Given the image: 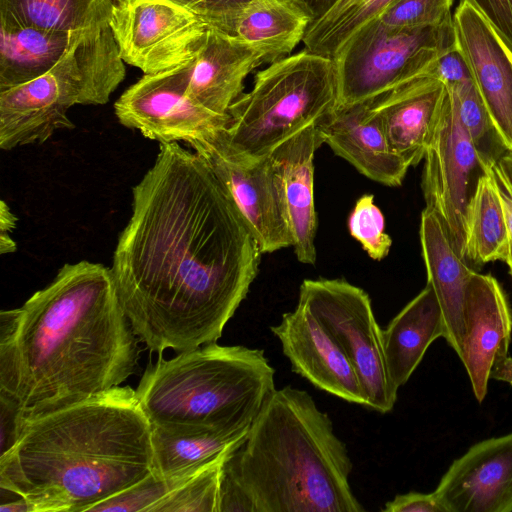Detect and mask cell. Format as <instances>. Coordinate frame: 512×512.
<instances>
[{"instance_id":"obj_9","label":"cell","mask_w":512,"mask_h":512,"mask_svg":"<svg viewBox=\"0 0 512 512\" xmlns=\"http://www.w3.org/2000/svg\"><path fill=\"white\" fill-rule=\"evenodd\" d=\"M299 301L328 330L352 364L366 397V407L385 414L393 410L398 388L384 360L382 329L369 295L344 279H306Z\"/></svg>"},{"instance_id":"obj_43","label":"cell","mask_w":512,"mask_h":512,"mask_svg":"<svg viewBox=\"0 0 512 512\" xmlns=\"http://www.w3.org/2000/svg\"><path fill=\"white\" fill-rule=\"evenodd\" d=\"M315 20L324 15L338 0H297Z\"/></svg>"},{"instance_id":"obj_39","label":"cell","mask_w":512,"mask_h":512,"mask_svg":"<svg viewBox=\"0 0 512 512\" xmlns=\"http://www.w3.org/2000/svg\"><path fill=\"white\" fill-rule=\"evenodd\" d=\"M1 409V452L0 456L8 452L19 437L24 415L19 407L12 401L0 397Z\"/></svg>"},{"instance_id":"obj_27","label":"cell","mask_w":512,"mask_h":512,"mask_svg":"<svg viewBox=\"0 0 512 512\" xmlns=\"http://www.w3.org/2000/svg\"><path fill=\"white\" fill-rule=\"evenodd\" d=\"M114 0H0V18L44 30L90 34L109 26Z\"/></svg>"},{"instance_id":"obj_13","label":"cell","mask_w":512,"mask_h":512,"mask_svg":"<svg viewBox=\"0 0 512 512\" xmlns=\"http://www.w3.org/2000/svg\"><path fill=\"white\" fill-rule=\"evenodd\" d=\"M216 136L194 151L206 159L231 195L261 252L271 253L291 246V234L270 156L250 163L235 160L219 146Z\"/></svg>"},{"instance_id":"obj_8","label":"cell","mask_w":512,"mask_h":512,"mask_svg":"<svg viewBox=\"0 0 512 512\" xmlns=\"http://www.w3.org/2000/svg\"><path fill=\"white\" fill-rule=\"evenodd\" d=\"M456 44L453 19L438 27L395 29L378 17L357 29L332 57L337 107L372 100L430 74L439 56Z\"/></svg>"},{"instance_id":"obj_30","label":"cell","mask_w":512,"mask_h":512,"mask_svg":"<svg viewBox=\"0 0 512 512\" xmlns=\"http://www.w3.org/2000/svg\"><path fill=\"white\" fill-rule=\"evenodd\" d=\"M234 450L224 452L191 473L150 512H220L224 466Z\"/></svg>"},{"instance_id":"obj_5","label":"cell","mask_w":512,"mask_h":512,"mask_svg":"<svg viewBox=\"0 0 512 512\" xmlns=\"http://www.w3.org/2000/svg\"><path fill=\"white\" fill-rule=\"evenodd\" d=\"M274 376L263 350L215 342L158 360L135 391L152 427L227 430L251 426L276 388Z\"/></svg>"},{"instance_id":"obj_14","label":"cell","mask_w":512,"mask_h":512,"mask_svg":"<svg viewBox=\"0 0 512 512\" xmlns=\"http://www.w3.org/2000/svg\"><path fill=\"white\" fill-rule=\"evenodd\" d=\"M452 19L457 47L503 144L512 151V51L469 0H458Z\"/></svg>"},{"instance_id":"obj_3","label":"cell","mask_w":512,"mask_h":512,"mask_svg":"<svg viewBox=\"0 0 512 512\" xmlns=\"http://www.w3.org/2000/svg\"><path fill=\"white\" fill-rule=\"evenodd\" d=\"M152 425L136 391L117 386L24 418L0 456V488L34 512H87L152 472Z\"/></svg>"},{"instance_id":"obj_31","label":"cell","mask_w":512,"mask_h":512,"mask_svg":"<svg viewBox=\"0 0 512 512\" xmlns=\"http://www.w3.org/2000/svg\"><path fill=\"white\" fill-rule=\"evenodd\" d=\"M459 119L484 166H493L508 151L498 134L473 80L446 85Z\"/></svg>"},{"instance_id":"obj_4","label":"cell","mask_w":512,"mask_h":512,"mask_svg":"<svg viewBox=\"0 0 512 512\" xmlns=\"http://www.w3.org/2000/svg\"><path fill=\"white\" fill-rule=\"evenodd\" d=\"M352 469L345 443L312 396L275 388L225 463L220 512H363Z\"/></svg>"},{"instance_id":"obj_37","label":"cell","mask_w":512,"mask_h":512,"mask_svg":"<svg viewBox=\"0 0 512 512\" xmlns=\"http://www.w3.org/2000/svg\"><path fill=\"white\" fill-rule=\"evenodd\" d=\"M512 51V0H469Z\"/></svg>"},{"instance_id":"obj_18","label":"cell","mask_w":512,"mask_h":512,"mask_svg":"<svg viewBox=\"0 0 512 512\" xmlns=\"http://www.w3.org/2000/svg\"><path fill=\"white\" fill-rule=\"evenodd\" d=\"M324 143L317 124L301 130L269 156L278 180L294 253L301 263L315 264L317 216L314 205V155Z\"/></svg>"},{"instance_id":"obj_45","label":"cell","mask_w":512,"mask_h":512,"mask_svg":"<svg viewBox=\"0 0 512 512\" xmlns=\"http://www.w3.org/2000/svg\"><path fill=\"white\" fill-rule=\"evenodd\" d=\"M498 167L505 174L512 185V151H507L497 162Z\"/></svg>"},{"instance_id":"obj_26","label":"cell","mask_w":512,"mask_h":512,"mask_svg":"<svg viewBox=\"0 0 512 512\" xmlns=\"http://www.w3.org/2000/svg\"><path fill=\"white\" fill-rule=\"evenodd\" d=\"M249 427L193 433H170L152 427V471L164 479L185 476L219 455L236 449Z\"/></svg>"},{"instance_id":"obj_34","label":"cell","mask_w":512,"mask_h":512,"mask_svg":"<svg viewBox=\"0 0 512 512\" xmlns=\"http://www.w3.org/2000/svg\"><path fill=\"white\" fill-rule=\"evenodd\" d=\"M180 482L181 480L164 479L152 471L132 486L93 505L88 511L150 512L151 508Z\"/></svg>"},{"instance_id":"obj_20","label":"cell","mask_w":512,"mask_h":512,"mask_svg":"<svg viewBox=\"0 0 512 512\" xmlns=\"http://www.w3.org/2000/svg\"><path fill=\"white\" fill-rule=\"evenodd\" d=\"M317 127L324 143L361 174L400 186L409 166L390 147L371 101L336 107Z\"/></svg>"},{"instance_id":"obj_2","label":"cell","mask_w":512,"mask_h":512,"mask_svg":"<svg viewBox=\"0 0 512 512\" xmlns=\"http://www.w3.org/2000/svg\"><path fill=\"white\" fill-rule=\"evenodd\" d=\"M111 268L65 264L20 308L0 313V397L24 418L120 386L138 361Z\"/></svg>"},{"instance_id":"obj_29","label":"cell","mask_w":512,"mask_h":512,"mask_svg":"<svg viewBox=\"0 0 512 512\" xmlns=\"http://www.w3.org/2000/svg\"><path fill=\"white\" fill-rule=\"evenodd\" d=\"M397 0H338L324 15L313 20L304 48L332 58L341 45L361 26L379 17Z\"/></svg>"},{"instance_id":"obj_7","label":"cell","mask_w":512,"mask_h":512,"mask_svg":"<svg viewBox=\"0 0 512 512\" xmlns=\"http://www.w3.org/2000/svg\"><path fill=\"white\" fill-rule=\"evenodd\" d=\"M125 74L110 27L87 35L44 75L0 91V148L43 143L74 128L69 108L106 104Z\"/></svg>"},{"instance_id":"obj_44","label":"cell","mask_w":512,"mask_h":512,"mask_svg":"<svg viewBox=\"0 0 512 512\" xmlns=\"http://www.w3.org/2000/svg\"><path fill=\"white\" fill-rule=\"evenodd\" d=\"M0 512H34L32 504L23 497L10 502H2Z\"/></svg>"},{"instance_id":"obj_25","label":"cell","mask_w":512,"mask_h":512,"mask_svg":"<svg viewBox=\"0 0 512 512\" xmlns=\"http://www.w3.org/2000/svg\"><path fill=\"white\" fill-rule=\"evenodd\" d=\"M312 21L297 0H251L237 18L233 35L270 64L292 54Z\"/></svg>"},{"instance_id":"obj_28","label":"cell","mask_w":512,"mask_h":512,"mask_svg":"<svg viewBox=\"0 0 512 512\" xmlns=\"http://www.w3.org/2000/svg\"><path fill=\"white\" fill-rule=\"evenodd\" d=\"M508 229L492 166H485L469 199L465 216V259L479 266L506 261Z\"/></svg>"},{"instance_id":"obj_32","label":"cell","mask_w":512,"mask_h":512,"mask_svg":"<svg viewBox=\"0 0 512 512\" xmlns=\"http://www.w3.org/2000/svg\"><path fill=\"white\" fill-rule=\"evenodd\" d=\"M351 236L356 239L373 260L385 258L391 248L392 240L384 232V216L374 203V196H361L348 219Z\"/></svg>"},{"instance_id":"obj_16","label":"cell","mask_w":512,"mask_h":512,"mask_svg":"<svg viewBox=\"0 0 512 512\" xmlns=\"http://www.w3.org/2000/svg\"><path fill=\"white\" fill-rule=\"evenodd\" d=\"M434 493L447 512H511L512 433L472 445L451 463Z\"/></svg>"},{"instance_id":"obj_40","label":"cell","mask_w":512,"mask_h":512,"mask_svg":"<svg viewBox=\"0 0 512 512\" xmlns=\"http://www.w3.org/2000/svg\"><path fill=\"white\" fill-rule=\"evenodd\" d=\"M493 175L499 191L500 199L504 209L508 229V256L506 263L512 276V185L505 174L498 167L497 163L492 166Z\"/></svg>"},{"instance_id":"obj_36","label":"cell","mask_w":512,"mask_h":512,"mask_svg":"<svg viewBox=\"0 0 512 512\" xmlns=\"http://www.w3.org/2000/svg\"><path fill=\"white\" fill-rule=\"evenodd\" d=\"M430 75L445 85L472 79L466 61L457 47V43L439 56L432 67Z\"/></svg>"},{"instance_id":"obj_38","label":"cell","mask_w":512,"mask_h":512,"mask_svg":"<svg viewBox=\"0 0 512 512\" xmlns=\"http://www.w3.org/2000/svg\"><path fill=\"white\" fill-rule=\"evenodd\" d=\"M381 510L384 512H447L434 492L415 491L396 495L386 502Z\"/></svg>"},{"instance_id":"obj_12","label":"cell","mask_w":512,"mask_h":512,"mask_svg":"<svg viewBox=\"0 0 512 512\" xmlns=\"http://www.w3.org/2000/svg\"><path fill=\"white\" fill-rule=\"evenodd\" d=\"M485 171L447 90L424 155L422 190L426 207L442 221L457 253L465 259V216L479 176Z\"/></svg>"},{"instance_id":"obj_17","label":"cell","mask_w":512,"mask_h":512,"mask_svg":"<svg viewBox=\"0 0 512 512\" xmlns=\"http://www.w3.org/2000/svg\"><path fill=\"white\" fill-rule=\"evenodd\" d=\"M465 337L459 358L479 403L487 395L493 365L509 355L512 309L500 283L474 272L464 301Z\"/></svg>"},{"instance_id":"obj_1","label":"cell","mask_w":512,"mask_h":512,"mask_svg":"<svg viewBox=\"0 0 512 512\" xmlns=\"http://www.w3.org/2000/svg\"><path fill=\"white\" fill-rule=\"evenodd\" d=\"M111 268L129 323L149 350L215 343L256 278L261 249L206 159L160 143L132 189Z\"/></svg>"},{"instance_id":"obj_19","label":"cell","mask_w":512,"mask_h":512,"mask_svg":"<svg viewBox=\"0 0 512 512\" xmlns=\"http://www.w3.org/2000/svg\"><path fill=\"white\" fill-rule=\"evenodd\" d=\"M446 96V85L425 74L370 100L390 147L409 167L424 159Z\"/></svg>"},{"instance_id":"obj_22","label":"cell","mask_w":512,"mask_h":512,"mask_svg":"<svg viewBox=\"0 0 512 512\" xmlns=\"http://www.w3.org/2000/svg\"><path fill=\"white\" fill-rule=\"evenodd\" d=\"M419 235L427 284L433 288L444 318V338L459 356L465 337V293L475 270L457 253L442 221L427 207L421 213Z\"/></svg>"},{"instance_id":"obj_11","label":"cell","mask_w":512,"mask_h":512,"mask_svg":"<svg viewBox=\"0 0 512 512\" xmlns=\"http://www.w3.org/2000/svg\"><path fill=\"white\" fill-rule=\"evenodd\" d=\"M187 64L143 74L115 102L118 121L151 140L183 141L193 150L212 140L226 128L229 116L213 113L189 97Z\"/></svg>"},{"instance_id":"obj_15","label":"cell","mask_w":512,"mask_h":512,"mask_svg":"<svg viewBox=\"0 0 512 512\" xmlns=\"http://www.w3.org/2000/svg\"><path fill=\"white\" fill-rule=\"evenodd\" d=\"M292 370L318 389L346 402L366 406V397L349 359L319 319L298 300L270 327Z\"/></svg>"},{"instance_id":"obj_23","label":"cell","mask_w":512,"mask_h":512,"mask_svg":"<svg viewBox=\"0 0 512 512\" xmlns=\"http://www.w3.org/2000/svg\"><path fill=\"white\" fill-rule=\"evenodd\" d=\"M445 336L442 310L433 288L427 284L382 329V345L388 376L398 389L405 385L428 347Z\"/></svg>"},{"instance_id":"obj_41","label":"cell","mask_w":512,"mask_h":512,"mask_svg":"<svg viewBox=\"0 0 512 512\" xmlns=\"http://www.w3.org/2000/svg\"><path fill=\"white\" fill-rule=\"evenodd\" d=\"M16 217L11 212L5 201L0 204V252L11 253L16 250V243L10 238V233L16 226Z\"/></svg>"},{"instance_id":"obj_6","label":"cell","mask_w":512,"mask_h":512,"mask_svg":"<svg viewBox=\"0 0 512 512\" xmlns=\"http://www.w3.org/2000/svg\"><path fill=\"white\" fill-rule=\"evenodd\" d=\"M337 100L332 58L304 48L256 73L252 89L229 107L216 141L235 160L258 161L332 113Z\"/></svg>"},{"instance_id":"obj_35","label":"cell","mask_w":512,"mask_h":512,"mask_svg":"<svg viewBox=\"0 0 512 512\" xmlns=\"http://www.w3.org/2000/svg\"><path fill=\"white\" fill-rule=\"evenodd\" d=\"M199 17L207 26L233 35L237 18L251 0H168Z\"/></svg>"},{"instance_id":"obj_24","label":"cell","mask_w":512,"mask_h":512,"mask_svg":"<svg viewBox=\"0 0 512 512\" xmlns=\"http://www.w3.org/2000/svg\"><path fill=\"white\" fill-rule=\"evenodd\" d=\"M90 34L49 31L0 18V91L44 75Z\"/></svg>"},{"instance_id":"obj_33","label":"cell","mask_w":512,"mask_h":512,"mask_svg":"<svg viewBox=\"0 0 512 512\" xmlns=\"http://www.w3.org/2000/svg\"><path fill=\"white\" fill-rule=\"evenodd\" d=\"M455 0H397L378 18L395 29L438 27L452 19Z\"/></svg>"},{"instance_id":"obj_42","label":"cell","mask_w":512,"mask_h":512,"mask_svg":"<svg viewBox=\"0 0 512 512\" xmlns=\"http://www.w3.org/2000/svg\"><path fill=\"white\" fill-rule=\"evenodd\" d=\"M490 378L512 386V357L508 355L499 359L491 369Z\"/></svg>"},{"instance_id":"obj_21","label":"cell","mask_w":512,"mask_h":512,"mask_svg":"<svg viewBox=\"0 0 512 512\" xmlns=\"http://www.w3.org/2000/svg\"><path fill=\"white\" fill-rule=\"evenodd\" d=\"M263 64L261 54L235 35L209 27L195 57L187 64V93L218 115H228L243 93L244 81Z\"/></svg>"},{"instance_id":"obj_10","label":"cell","mask_w":512,"mask_h":512,"mask_svg":"<svg viewBox=\"0 0 512 512\" xmlns=\"http://www.w3.org/2000/svg\"><path fill=\"white\" fill-rule=\"evenodd\" d=\"M109 27L121 58L144 74L189 63L208 26L168 0H114Z\"/></svg>"}]
</instances>
